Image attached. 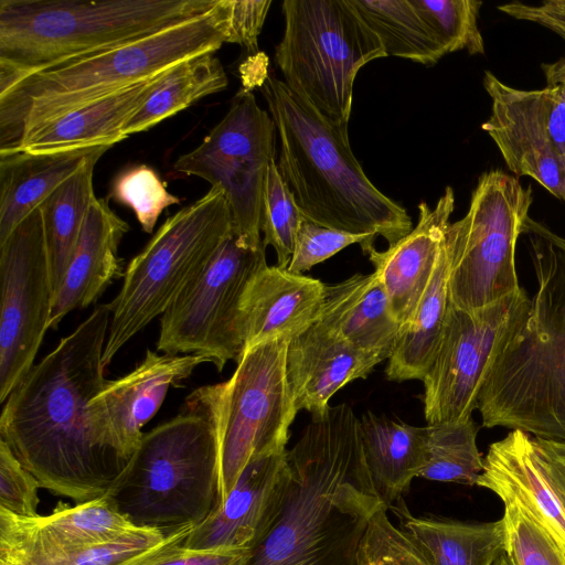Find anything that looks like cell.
I'll return each instance as SVG.
<instances>
[{
  "mask_svg": "<svg viewBox=\"0 0 565 565\" xmlns=\"http://www.w3.org/2000/svg\"><path fill=\"white\" fill-rule=\"evenodd\" d=\"M136 529L107 493L74 507L60 502L49 515L25 518L0 509V554L81 551L115 542Z\"/></svg>",
  "mask_w": 565,
  "mask_h": 565,
  "instance_id": "cell-19",
  "label": "cell"
},
{
  "mask_svg": "<svg viewBox=\"0 0 565 565\" xmlns=\"http://www.w3.org/2000/svg\"><path fill=\"white\" fill-rule=\"evenodd\" d=\"M359 565H430L382 504L372 516L359 552Z\"/></svg>",
  "mask_w": 565,
  "mask_h": 565,
  "instance_id": "cell-40",
  "label": "cell"
},
{
  "mask_svg": "<svg viewBox=\"0 0 565 565\" xmlns=\"http://www.w3.org/2000/svg\"><path fill=\"white\" fill-rule=\"evenodd\" d=\"M281 12L285 28L274 58L282 82L349 134L355 77L386 56L381 40L349 0H285Z\"/></svg>",
  "mask_w": 565,
  "mask_h": 565,
  "instance_id": "cell-9",
  "label": "cell"
},
{
  "mask_svg": "<svg viewBox=\"0 0 565 565\" xmlns=\"http://www.w3.org/2000/svg\"><path fill=\"white\" fill-rule=\"evenodd\" d=\"M276 126L249 88L234 96L225 116L190 152L180 156L175 171L200 177L224 190L233 235L245 246L260 247V218L269 163L275 159Z\"/></svg>",
  "mask_w": 565,
  "mask_h": 565,
  "instance_id": "cell-13",
  "label": "cell"
},
{
  "mask_svg": "<svg viewBox=\"0 0 565 565\" xmlns=\"http://www.w3.org/2000/svg\"><path fill=\"white\" fill-rule=\"evenodd\" d=\"M260 92L279 141L278 171L302 216L329 228L382 236L388 246L413 230L403 205L366 177L349 134L268 73Z\"/></svg>",
  "mask_w": 565,
  "mask_h": 565,
  "instance_id": "cell-4",
  "label": "cell"
},
{
  "mask_svg": "<svg viewBox=\"0 0 565 565\" xmlns=\"http://www.w3.org/2000/svg\"><path fill=\"white\" fill-rule=\"evenodd\" d=\"M287 451L253 458L225 501L194 526L189 550L255 548L277 521L288 482Z\"/></svg>",
  "mask_w": 565,
  "mask_h": 565,
  "instance_id": "cell-18",
  "label": "cell"
},
{
  "mask_svg": "<svg viewBox=\"0 0 565 565\" xmlns=\"http://www.w3.org/2000/svg\"><path fill=\"white\" fill-rule=\"evenodd\" d=\"M375 239L371 235H356L329 228L303 217L296 235L294 253L287 270L302 274L356 243L366 254L374 247Z\"/></svg>",
  "mask_w": 565,
  "mask_h": 565,
  "instance_id": "cell-41",
  "label": "cell"
},
{
  "mask_svg": "<svg viewBox=\"0 0 565 565\" xmlns=\"http://www.w3.org/2000/svg\"><path fill=\"white\" fill-rule=\"evenodd\" d=\"M380 359L362 352L345 340L313 323L290 339L286 369L297 411L322 416L330 398L344 385L366 379Z\"/></svg>",
  "mask_w": 565,
  "mask_h": 565,
  "instance_id": "cell-21",
  "label": "cell"
},
{
  "mask_svg": "<svg viewBox=\"0 0 565 565\" xmlns=\"http://www.w3.org/2000/svg\"><path fill=\"white\" fill-rule=\"evenodd\" d=\"M326 285L319 279L266 266L247 285L241 311L243 353L275 338L292 339L320 317Z\"/></svg>",
  "mask_w": 565,
  "mask_h": 565,
  "instance_id": "cell-23",
  "label": "cell"
},
{
  "mask_svg": "<svg viewBox=\"0 0 565 565\" xmlns=\"http://www.w3.org/2000/svg\"><path fill=\"white\" fill-rule=\"evenodd\" d=\"M492 565H514L510 556L504 553L499 556Z\"/></svg>",
  "mask_w": 565,
  "mask_h": 565,
  "instance_id": "cell-48",
  "label": "cell"
},
{
  "mask_svg": "<svg viewBox=\"0 0 565 565\" xmlns=\"http://www.w3.org/2000/svg\"><path fill=\"white\" fill-rule=\"evenodd\" d=\"M455 207L451 186L434 207L422 202L413 230L385 250H367L374 271L387 292L392 311L403 327L414 313L435 270Z\"/></svg>",
  "mask_w": 565,
  "mask_h": 565,
  "instance_id": "cell-20",
  "label": "cell"
},
{
  "mask_svg": "<svg viewBox=\"0 0 565 565\" xmlns=\"http://www.w3.org/2000/svg\"><path fill=\"white\" fill-rule=\"evenodd\" d=\"M0 403L34 365L54 291L38 206L0 243Z\"/></svg>",
  "mask_w": 565,
  "mask_h": 565,
  "instance_id": "cell-14",
  "label": "cell"
},
{
  "mask_svg": "<svg viewBox=\"0 0 565 565\" xmlns=\"http://www.w3.org/2000/svg\"><path fill=\"white\" fill-rule=\"evenodd\" d=\"M500 11L518 20H526L546 26L565 40V15L555 7L553 0L539 6L512 2L499 6Z\"/></svg>",
  "mask_w": 565,
  "mask_h": 565,
  "instance_id": "cell-46",
  "label": "cell"
},
{
  "mask_svg": "<svg viewBox=\"0 0 565 565\" xmlns=\"http://www.w3.org/2000/svg\"><path fill=\"white\" fill-rule=\"evenodd\" d=\"M250 554L248 548H211L181 551L170 559L156 565H245Z\"/></svg>",
  "mask_w": 565,
  "mask_h": 565,
  "instance_id": "cell-45",
  "label": "cell"
},
{
  "mask_svg": "<svg viewBox=\"0 0 565 565\" xmlns=\"http://www.w3.org/2000/svg\"><path fill=\"white\" fill-rule=\"evenodd\" d=\"M476 486L522 510L565 551V510L537 466L532 436L511 430L491 444Z\"/></svg>",
  "mask_w": 565,
  "mask_h": 565,
  "instance_id": "cell-24",
  "label": "cell"
},
{
  "mask_svg": "<svg viewBox=\"0 0 565 565\" xmlns=\"http://www.w3.org/2000/svg\"><path fill=\"white\" fill-rule=\"evenodd\" d=\"M532 204V188L500 169L482 173L466 215L450 223L449 300L476 311L523 288L515 271V245Z\"/></svg>",
  "mask_w": 565,
  "mask_h": 565,
  "instance_id": "cell-11",
  "label": "cell"
},
{
  "mask_svg": "<svg viewBox=\"0 0 565 565\" xmlns=\"http://www.w3.org/2000/svg\"><path fill=\"white\" fill-rule=\"evenodd\" d=\"M449 267L450 257L445 241L433 276L414 313L399 329L385 370L387 380H423L429 369L449 306Z\"/></svg>",
  "mask_w": 565,
  "mask_h": 565,
  "instance_id": "cell-30",
  "label": "cell"
},
{
  "mask_svg": "<svg viewBox=\"0 0 565 565\" xmlns=\"http://www.w3.org/2000/svg\"><path fill=\"white\" fill-rule=\"evenodd\" d=\"M388 510L398 520L397 526L430 565H492L507 553L503 518L470 523L439 516H416L403 499Z\"/></svg>",
  "mask_w": 565,
  "mask_h": 565,
  "instance_id": "cell-28",
  "label": "cell"
},
{
  "mask_svg": "<svg viewBox=\"0 0 565 565\" xmlns=\"http://www.w3.org/2000/svg\"><path fill=\"white\" fill-rule=\"evenodd\" d=\"M537 466L565 510V443L532 437Z\"/></svg>",
  "mask_w": 565,
  "mask_h": 565,
  "instance_id": "cell-44",
  "label": "cell"
},
{
  "mask_svg": "<svg viewBox=\"0 0 565 565\" xmlns=\"http://www.w3.org/2000/svg\"><path fill=\"white\" fill-rule=\"evenodd\" d=\"M225 0L139 40L62 62L0 93V152L46 122L227 43Z\"/></svg>",
  "mask_w": 565,
  "mask_h": 565,
  "instance_id": "cell-5",
  "label": "cell"
},
{
  "mask_svg": "<svg viewBox=\"0 0 565 565\" xmlns=\"http://www.w3.org/2000/svg\"><path fill=\"white\" fill-rule=\"evenodd\" d=\"M194 526L170 534L137 527L121 539L74 552L0 554V565H156L175 556Z\"/></svg>",
  "mask_w": 565,
  "mask_h": 565,
  "instance_id": "cell-33",
  "label": "cell"
},
{
  "mask_svg": "<svg viewBox=\"0 0 565 565\" xmlns=\"http://www.w3.org/2000/svg\"><path fill=\"white\" fill-rule=\"evenodd\" d=\"M216 0H0V93L62 62L209 12Z\"/></svg>",
  "mask_w": 565,
  "mask_h": 565,
  "instance_id": "cell-6",
  "label": "cell"
},
{
  "mask_svg": "<svg viewBox=\"0 0 565 565\" xmlns=\"http://www.w3.org/2000/svg\"><path fill=\"white\" fill-rule=\"evenodd\" d=\"M39 488L36 478L0 439V509L19 516L39 515Z\"/></svg>",
  "mask_w": 565,
  "mask_h": 565,
  "instance_id": "cell-42",
  "label": "cell"
},
{
  "mask_svg": "<svg viewBox=\"0 0 565 565\" xmlns=\"http://www.w3.org/2000/svg\"><path fill=\"white\" fill-rule=\"evenodd\" d=\"M529 300L524 289L476 311L449 300L439 343L422 380L427 424L471 417L486 371Z\"/></svg>",
  "mask_w": 565,
  "mask_h": 565,
  "instance_id": "cell-15",
  "label": "cell"
},
{
  "mask_svg": "<svg viewBox=\"0 0 565 565\" xmlns=\"http://www.w3.org/2000/svg\"><path fill=\"white\" fill-rule=\"evenodd\" d=\"M360 435L374 489L388 510L425 467L423 427L367 411L360 418Z\"/></svg>",
  "mask_w": 565,
  "mask_h": 565,
  "instance_id": "cell-29",
  "label": "cell"
},
{
  "mask_svg": "<svg viewBox=\"0 0 565 565\" xmlns=\"http://www.w3.org/2000/svg\"><path fill=\"white\" fill-rule=\"evenodd\" d=\"M317 322L381 362L390 359L401 329L375 271L326 285Z\"/></svg>",
  "mask_w": 565,
  "mask_h": 565,
  "instance_id": "cell-25",
  "label": "cell"
},
{
  "mask_svg": "<svg viewBox=\"0 0 565 565\" xmlns=\"http://www.w3.org/2000/svg\"><path fill=\"white\" fill-rule=\"evenodd\" d=\"M287 463L280 514L245 565H359L362 540L383 502L352 407L343 403L311 417Z\"/></svg>",
  "mask_w": 565,
  "mask_h": 565,
  "instance_id": "cell-2",
  "label": "cell"
},
{
  "mask_svg": "<svg viewBox=\"0 0 565 565\" xmlns=\"http://www.w3.org/2000/svg\"><path fill=\"white\" fill-rule=\"evenodd\" d=\"M555 7L565 15V0H553Z\"/></svg>",
  "mask_w": 565,
  "mask_h": 565,
  "instance_id": "cell-49",
  "label": "cell"
},
{
  "mask_svg": "<svg viewBox=\"0 0 565 565\" xmlns=\"http://www.w3.org/2000/svg\"><path fill=\"white\" fill-rule=\"evenodd\" d=\"M436 35L446 54L467 50L483 54L484 42L478 28L482 4L476 0H411Z\"/></svg>",
  "mask_w": 565,
  "mask_h": 565,
  "instance_id": "cell-36",
  "label": "cell"
},
{
  "mask_svg": "<svg viewBox=\"0 0 565 565\" xmlns=\"http://www.w3.org/2000/svg\"><path fill=\"white\" fill-rule=\"evenodd\" d=\"M227 84L226 73L215 53L188 58L170 70L124 126L122 135L127 138L146 131L196 100L225 89Z\"/></svg>",
  "mask_w": 565,
  "mask_h": 565,
  "instance_id": "cell-32",
  "label": "cell"
},
{
  "mask_svg": "<svg viewBox=\"0 0 565 565\" xmlns=\"http://www.w3.org/2000/svg\"><path fill=\"white\" fill-rule=\"evenodd\" d=\"M109 148L0 152V243L89 158Z\"/></svg>",
  "mask_w": 565,
  "mask_h": 565,
  "instance_id": "cell-27",
  "label": "cell"
},
{
  "mask_svg": "<svg viewBox=\"0 0 565 565\" xmlns=\"http://www.w3.org/2000/svg\"><path fill=\"white\" fill-rule=\"evenodd\" d=\"M171 68L46 122L14 150L51 152L97 146L113 147L126 139L122 135L124 126Z\"/></svg>",
  "mask_w": 565,
  "mask_h": 565,
  "instance_id": "cell-26",
  "label": "cell"
},
{
  "mask_svg": "<svg viewBox=\"0 0 565 565\" xmlns=\"http://www.w3.org/2000/svg\"><path fill=\"white\" fill-rule=\"evenodd\" d=\"M109 196L129 206L141 228L149 234L163 210L180 203V199L167 190L158 173L146 164L121 171L111 184Z\"/></svg>",
  "mask_w": 565,
  "mask_h": 565,
  "instance_id": "cell-38",
  "label": "cell"
},
{
  "mask_svg": "<svg viewBox=\"0 0 565 565\" xmlns=\"http://www.w3.org/2000/svg\"><path fill=\"white\" fill-rule=\"evenodd\" d=\"M104 153L89 158L40 205L54 295L77 243L88 207L96 196L94 168Z\"/></svg>",
  "mask_w": 565,
  "mask_h": 565,
  "instance_id": "cell-31",
  "label": "cell"
},
{
  "mask_svg": "<svg viewBox=\"0 0 565 565\" xmlns=\"http://www.w3.org/2000/svg\"><path fill=\"white\" fill-rule=\"evenodd\" d=\"M303 216L281 178L276 159L269 163L266 174L260 231L264 244L276 253L279 268L287 269L291 259L296 235Z\"/></svg>",
  "mask_w": 565,
  "mask_h": 565,
  "instance_id": "cell-37",
  "label": "cell"
},
{
  "mask_svg": "<svg viewBox=\"0 0 565 565\" xmlns=\"http://www.w3.org/2000/svg\"><path fill=\"white\" fill-rule=\"evenodd\" d=\"M205 362L201 355L148 349L132 371L107 380L88 402V422L98 443L129 461L143 437L141 428L157 414L169 388Z\"/></svg>",
  "mask_w": 565,
  "mask_h": 565,
  "instance_id": "cell-17",
  "label": "cell"
},
{
  "mask_svg": "<svg viewBox=\"0 0 565 565\" xmlns=\"http://www.w3.org/2000/svg\"><path fill=\"white\" fill-rule=\"evenodd\" d=\"M546 84L557 86L565 95V55L552 64H542Z\"/></svg>",
  "mask_w": 565,
  "mask_h": 565,
  "instance_id": "cell-47",
  "label": "cell"
},
{
  "mask_svg": "<svg viewBox=\"0 0 565 565\" xmlns=\"http://www.w3.org/2000/svg\"><path fill=\"white\" fill-rule=\"evenodd\" d=\"M227 43L241 45L248 54L258 53L262 32L271 0H225Z\"/></svg>",
  "mask_w": 565,
  "mask_h": 565,
  "instance_id": "cell-43",
  "label": "cell"
},
{
  "mask_svg": "<svg viewBox=\"0 0 565 565\" xmlns=\"http://www.w3.org/2000/svg\"><path fill=\"white\" fill-rule=\"evenodd\" d=\"M289 341L275 338L246 350L226 382L200 387L218 434L215 507L225 501L253 458L287 449L289 427L298 413L286 369Z\"/></svg>",
  "mask_w": 565,
  "mask_h": 565,
  "instance_id": "cell-10",
  "label": "cell"
},
{
  "mask_svg": "<svg viewBox=\"0 0 565 565\" xmlns=\"http://www.w3.org/2000/svg\"><path fill=\"white\" fill-rule=\"evenodd\" d=\"M107 303L92 313L11 391L0 415V439L41 488L82 504L105 495L128 461L98 443L87 405L107 381L103 353Z\"/></svg>",
  "mask_w": 565,
  "mask_h": 565,
  "instance_id": "cell-1",
  "label": "cell"
},
{
  "mask_svg": "<svg viewBox=\"0 0 565 565\" xmlns=\"http://www.w3.org/2000/svg\"><path fill=\"white\" fill-rule=\"evenodd\" d=\"M218 489V434L199 387L177 416L143 434L107 494L135 526L170 534L202 523Z\"/></svg>",
  "mask_w": 565,
  "mask_h": 565,
  "instance_id": "cell-7",
  "label": "cell"
},
{
  "mask_svg": "<svg viewBox=\"0 0 565 565\" xmlns=\"http://www.w3.org/2000/svg\"><path fill=\"white\" fill-rule=\"evenodd\" d=\"M233 234L225 192L211 186L168 217L127 265L118 295L107 303L110 322L103 353L107 367L119 350L172 305Z\"/></svg>",
  "mask_w": 565,
  "mask_h": 565,
  "instance_id": "cell-8",
  "label": "cell"
},
{
  "mask_svg": "<svg viewBox=\"0 0 565 565\" xmlns=\"http://www.w3.org/2000/svg\"><path fill=\"white\" fill-rule=\"evenodd\" d=\"M128 231V223L111 210L108 202L95 196L54 295L50 329H56L73 310L96 302L114 279L124 276L118 249Z\"/></svg>",
  "mask_w": 565,
  "mask_h": 565,
  "instance_id": "cell-22",
  "label": "cell"
},
{
  "mask_svg": "<svg viewBox=\"0 0 565 565\" xmlns=\"http://www.w3.org/2000/svg\"><path fill=\"white\" fill-rule=\"evenodd\" d=\"M472 417L423 427L426 462L419 477L440 482L476 486L483 469Z\"/></svg>",
  "mask_w": 565,
  "mask_h": 565,
  "instance_id": "cell-35",
  "label": "cell"
},
{
  "mask_svg": "<svg viewBox=\"0 0 565 565\" xmlns=\"http://www.w3.org/2000/svg\"><path fill=\"white\" fill-rule=\"evenodd\" d=\"M536 291L493 355L477 398L484 427L565 443V238L527 218Z\"/></svg>",
  "mask_w": 565,
  "mask_h": 565,
  "instance_id": "cell-3",
  "label": "cell"
},
{
  "mask_svg": "<svg viewBox=\"0 0 565 565\" xmlns=\"http://www.w3.org/2000/svg\"><path fill=\"white\" fill-rule=\"evenodd\" d=\"M266 266L265 244L250 248L232 234L160 317L156 351L201 355L218 372L228 361L237 362L244 351L242 298Z\"/></svg>",
  "mask_w": 565,
  "mask_h": 565,
  "instance_id": "cell-12",
  "label": "cell"
},
{
  "mask_svg": "<svg viewBox=\"0 0 565 565\" xmlns=\"http://www.w3.org/2000/svg\"><path fill=\"white\" fill-rule=\"evenodd\" d=\"M507 554L514 565H565V551L536 522L514 505H505Z\"/></svg>",
  "mask_w": 565,
  "mask_h": 565,
  "instance_id": "cell-39",
  "label": "cell"
},
{
  "mask_svg": "<svg viewBox=\"0 0 565 565\" xmlns=\"http://www.w3.org/2000/svg\"><path fill=\"white\" fill-rule=\"evenodd\" d=\"M379 36L386 56L433 66L446 55L411 0H349Z\"/></svg>",
  "mask_w": 565,
  "mask_h": 565,
  "instance_id": "cell-34",
  "label": "cell"
},
{
  "mask_svg": "<svg viewBox=\"0 0 565 565\" xmlns=\"http://www.w3.org/2000/svg\"><path fill=\"white\" fill-rule=\"evenodd\" d=\"M491 98L490 117L481 128L498 146L518 177L537 181L565 201V95L555 85L520 89L484 72Z\"/></svg>",
  "mask_w": 565,
  "mask_h": 565,
  "instance_id": "cell-16",
  "label": "cell"
}]
</instances>
